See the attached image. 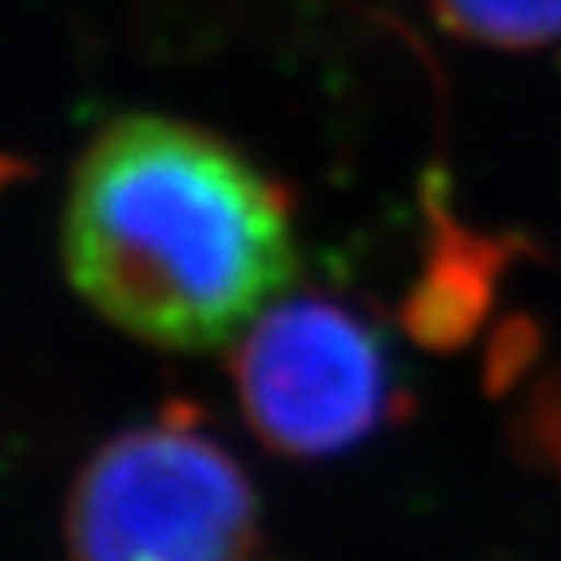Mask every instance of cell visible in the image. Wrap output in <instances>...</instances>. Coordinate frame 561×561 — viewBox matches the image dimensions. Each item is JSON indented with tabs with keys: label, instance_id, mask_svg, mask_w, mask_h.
<instances>
[{
	"label": "cell",
	"instance_id": "obj_3",
	"mask_svg": "<svg viewBox=\"0 0 561 561\" xmlns=\"http://www.w3.org/2000/svg\"><path fill=\"white\" fill-rule=\"evenodd\" d=\"M230 378L254 437L300 460L359 445L390 402L375 332L328 297L273 300L234 340Z\"/></svg>",
	"mask_w": 561,
	"mask_h": 561
},
{
	"label": "cell",
	"instance_id": "obj_1",
	"mask_svg": "<svg viewBox=\"0 0 561 561\" xmlns=\"http://www.w3.org/2000/svg\"><path fill=\"white\" fill-rule=\"evenodd\" d=\"M62 265L75 293L133 340L215 351L297 277L293 210L222 137L129 114L70 172Z\"/></svg>",
	"mask_w": 561,
	"mask_h": 561
},
{
	"label": "cell",
	"instance_id": "obj_2",
	"mask_svg": "<svg viewBox=\"0 0 561 561\" xmlns=\"http://www.w3.org/2000/svg\"><path fill=\"white\" fill-rule=\"evenodd\" d=\"M254 530L238 460L184 417L105 440L62 515L70 561H250Z\"/></svg>",
	"mask_w": 561,
	"mask_h": 561
},
{
	"label": "cell",
	"instance_id": "obj_4",
	"mask_svg": "<svg viewBox=\"0 0 561 561\" xmlns=\"http://www.w3.org/2000/svg\"><path fill=\"white\" fill-rule=\"evenodd\" d=\"M433 12L453 35L507 51L561 39V0H433Z\"/></svg>",
	"mask_w": 561,
	"mask_h": 561
}]
</instances>
